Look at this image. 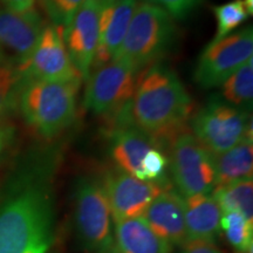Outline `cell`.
Returning <instances> with one entry per match:
<instances>
[{"label": "cell", "instance_id": "e0dca14e", "mask_svg": "<svg viewBox=\"0 0 253 253\" xmlns=\"http://www.w3.org/2000/svg\"><path fill=\"white\" fill-rule=\"evenodd\" d=\"M188 240L216 243L220 233L221 209L212 195L183 197Z\"/></svg>", "mask_w": 253, "mask_h": 253}, {"label": "cell", "instance_id": "277c9868", "mask_svg": "<svg viewBox=\"0 0 253 253\" xmlns=\"http://www.w3.org/2000/svg\"><path fill=\"white\" fill-rule=\"evenodd\" d=\"M173 34V18L166 9L149 1L141 2L112 60L138 72L164 54L172 43Z\"/></svg>", "mask_w": 253, "mask_h": 253}, {"label": "cell", "instance_id": "7402d4cb", "mask_svg": "<svg viewBox=\"0 0 253 253\" xmlns=\"http://www.w3.org/2000/svg\"><path fill=\"white\" fill-rule=\"evenodd\" d=\"M220 231L231 248L237 253H252L253 223L235 211L223 212L220 220Z\"/></svg>", "mask_w": 253, "mask_h": 253}, {"label": "cell", "instance_id": "f1b7e54d", "mask_svg": "<svg viewBox=\"0 0 253 253\" xmlns=\"http://www.w3.org/2000/svg\"><path fill=\"white\" fill-rule=\"evenodd\" d=\"M6 6V9L12 12H26L28 9L33 8L36 0H0Z\"/></svg>", "mask_w": 253, "mask_h": 253}, {"label": "cell", "instance_id": "3957f363", "mask_svg": "<svg viewBox=\"0 0 253 253\" xmlns=\"http://www.w3.org/2000/svg\"><path fill=\"white\" fill-rule=\"evenodd\" d=\"M81 81V78L63 81L27 80L18 103L25 121L42 137H54L75 118Z\"/></svg>", "mask_w": 253, "mask_h": 253}, {"label": "cell", "instance_id": "ffe728a7", "mask_svg": "<svg viewBox=\"0 0 253 253\" xmlns=\"http://www.w3.org/2000/svg\"><path fill=\"white\" fill-rule=\"evenodd\" d=\"M221 209V212L235 211L253 223V182L252 178L216 186L211 192Z\"/></svg>", "mask_w": 253, "mask_h": 253}, {"label": "cell", "instance_id": "8fae6325", "mask_svg": "<svg viewBox=\"0 0 253 253\" xmlns=\"http://www.w3.org/2000/svg\"><path fill=\"white\" fill-rule=\"evenodd\" d=\"M21 72L26 81H63L81 78L69 59L63 41V27L49 25L42 28L39 40Z\"/></svg>", "mask_w": 253, "mask_h": 253}, {"label": "cell", "instance_id": "8992f818", "mask_svg": "<svg viewBox=\"0 0 253 253\" xmlns=\"http://www.w3.org/2000/svg\"><path fill=\"white\" fill-rule=\"evenodd\" d=\"M169 168L182 197L210 195L216 188L214 155L192 134L177 135L170 151Z\"/></svg>", "mask_w": 253, "mask_h": 253}, {"label": "cell", "instance_id": "d4e9b609", "mask_svg": "<svg viewBox=\"0 0 253 253\" xmlns=\"http://www.w3.org/2000/svg\"><path fill=\"white\" fill-rule=\"evenodd\" d=\"M168 168H169V158L164 155L162 150L151 148L142 161V181L168 183Z\"/></svg>", "mask_w": 253, "mask_h": 253}, {"label": "cell", "instance_id": "cb8c5ba5", "mask_svg": "<svg viewBox=\"0 0 253 253\" xmlns=\"http://www.w3.org/2000/svg\"><path fill=\"white\" fill-rule=\"evenodd\" d=\"M212 9L217 20V31L211 42H216L232 34L250 17L243 0H232L226 4L214 6Z\"/></svg>", "mask_w": 253, "mask_h": 253}, {"label": "cell", "instance_id": "30bf717a", "mask_svg": "<svg viewBox=\"0 0 253 253\" xmlns=\"http://www.w3.org/2000/svg\"><path fill=\"white\" fill-rule=\"evenodd\" d=\"M102 183L114 223L142 217L151 202L170 189L169 183L142 181L119 169L107 172Z\"/></svg>", "mask_w": 253, "mask_h": 253}, {"label": "cell", "instance_id": "4dcf8cb0", "mask_svg": "<svg viewBox=\"0 0 253 253\" xmlns=\"http://www.w3.org/2000/svg\"><path fill=\"white\" fill-rule=\"evenodd\" d=\"M97 253H121V251H120L118 245H116L115 242L113 240L109 245H107L106 248H103L101 251H99Z\"/></svg>", "mask_w": 253, "mask_h": 253}, {"label": "cell", "instance_id": "44dd1931", "mask_svg": "<svg viewBox=\"0 0 253 253\" xmlns=\"http://www.w3.org/2000/svg\"><path fill=\"white\" fill-rule=\"evenodd\" d=\"M221 95L233 107L248 108L253 97V60L237 69L221 84Z\"/></svg>", "mask_w": 253, "mask_h": 253}, {"label": "cell", "instance_id": "4316f807", "mask_svg": "<svg viewBox=\"0 0 253 253\" xmlns=\"http://www.w3.org/2000/svg\"><path fill=\"white\" fill-rule=\"evenodd\" d=\"M202 0H149V2L160 6L172 18L183 19L197 7Z\"/></svg>", "mask_w": 253, "mask_h": 253}, {"label": "cell", "instance_id": "2e32d148", "mask_svg": "<svg viewBox=\"0 0 253 253\" xmlns=\"http://www.w3.org/2000/svg\"><path fill=\"white\" fill-rule=\"evenodd\" d=\"M155 147L149 135L138 128L121 126L110 137V157L119 170L142 179V161Z\"/></svg>", "mask_w": 253, "mask_h": 253}, {"label": "cell", "instance_id": "5b68a950", "mask_svg": "<svg viewBox=\"0 0 253 253\" xmlns=\"http://www.w3.org/2000/svg\"><path fill=\"white\" fill-rule=\"evenodd\" d=\"M75 230L81 248L97 253L114 240L108 198L102 181L84 177L75 190Z\"/></svg>", "mask_w": 253, "mask_h": 253}, {"label": "cell", "instance_id": "6da1fadb", "mask_svg": "<svg viewBox=\"0 0 253 253\" xmlns=\"http://www.w3.org/2000/svg\"><path fill=\"white\" fill-rule=\"evenodd\" d=\"M55 236V205L49 185L31 179L0 203V253H47Z\"/></svg>", "mask_w": 253, "mask_h": 253}, {"label": "cell", "instance_id": "484cf974", "mask_svg": "<svg viewBox=\"0 0 253 253\" xmlns=\"http://www.w3.org/2000/svg\"><path fill=\"white\" fill-rule=\"evenodd\" d=\"M86 0H42L47 14L52 19L53 25L65 28L71 23L80 6Z\"/></svg>", "mask_w": 253, "mask_h": 253}, {"label": "cell", "instance_id": "52a82bcc", "mask_svg": "<svg viewBox=\"0 0 253 253\" xmlns=\"http://www.w3.org/2000/svg\"><path fill=\"white\" fill-rule=\"evenodd\" d=\"M194 136L212 155L223 154L252 137L249 114L220 100H211L192 120Z\"/></svg>", "mask_w": 253, "mask_h": 253}, {"label": "cell", "instance_id": "9a60e30c", "mask_svg": "<svg viewBox=\"0 0 253 253\" xmlns=\"http://www.w3.org/2000/svg\"><path fill=\"white\" fill-rule=\"evenodd\" d=\"M138 0H102L100 40L93 61L95 69L106 65L125 39Z\"/></svg>", "mask_w": 253, "mask_h": 253}, {"label": "cell", "instance_id": "83f0119b", "mask_svg": "<svg viewBox=\"0 0 253 253\" xmlns=\"http://www.w3.org/2000/svg\"><path fill=\"white\" fill-rule=\"evenodd\" d=\"M178 253H221L216 243L203 242V240H188L179 248Z\"/></svg>", "mask_w": 253, "mask_h": 253}, {"label": "cell", "instance_id": "603a6c76", "mask_svg": "<svg viewBox=\"0 0 253 253\" xmlns=\"http://www.w3.org/2000/svg\"><path fill=\"white\" fill-rule=\"evenodd\" d=\"M26 82L17 65L0 61V116L18 108L21 88Z\"/></svg>", "mask_w": 253, "mask_h": 253}, {"label": "cell", "instance_id": "4fadbf2b", "mask_svg": "<svg viewBox=\"0 0 253 253\" xmlns=\"http://www.w3.org/2000/svg\"><path fill=\"white\" fill-rule=\"evenodd\" d=\"M42 28V19L36 9L21 13L0 9V61L17 65L21 71Z\"/></svg>", "mask_w": 253, "mask_h": 253}, {"label": "cell", "instance_id": "9c48e42d", "mask_svg": "<svg viewBox=\"0 0 253 253\" xmlns=\"http://www.w3.org/2000/svg\"><path fill=\"white\" fill-rule=\"evenodd\" d=\"M137 72L121 62L110 60L88 77L84 107L96 114L115 113L131 100Z\"/></svg>", "mask_w": 253, "mask_h": 253}, {"label": "cell", "instance_id": "ac0fdd59", "mask_svg": "<svg viewBox=\"0 0 253 253\" xmlns=\"http://www.w3.org/2000/svg\"><path fill=\"white\" fill-rule=\"evenodd\" d=\"M113 232L114 242L121 253H171L173 250L142 217L115 221Z\"/></svg>", "mask_w": 253, "mask_h": 253}, {"label": "cell", "instance_id": "1f68e13d", "mask_svg": "<svg viewBox=\"0 0 253 253\" xmlns=\"http://www.w3.org/2000/svg\"><path fill=\"white\" fill-rule=\"evenodd\" d=\"M244 2V6L246 8V11L249 12L250 15H252L253 13V0H243Z\"/></svg>", "mask_w": 253, "mask_h": 253}, {"label": "cell", "instance_id": "7a4b0ae2", "mask_svg": "<svg viewBox=\"0 0 253 253\" xmlns=\"http://www.w3.org/2000/svg\"><path fill=\"white\" fill-rule=\"evenodd\" d=\"M130 109L138 129L149 136H162L185 121L191 99L171 69L154 65L136 84Z\"/></svg>", "mask_w": 253, "mask_h": 253}, {"label": "cell", "instance_id": "d6986e66", "mask_svg": "<svg viewBox=\"0 0 253 253\" xmlns=\"http://www.w3.org/2000/svg\"><path fill=\"white\" fill-rule=\"evenodd\" d=\"M216 186L252 178L253 144L252 137H244L225 153L214 155Z\"/></svg>", "mask_w": 253, "mask_h": 253}, {"label": "cell", "instance_id": "f546056e", "mask_svg": "<svg viewBox=\"0 0 253 253\" xmlns=\"http://www.w3.org/2000/svg\"><path fill=\"white\" fill-rule=\"evenodd\" d=\"M8 137H9V135H8L7 130H6L4 126H0V151L4 149V147L8 141Z\"/></svg>", "mask_w": 253, "mask_h": 253}, {"label": "cell", "instance_id": "7c38bea8", "mask_svg": "<svg viewBox=\"0 0 253 253\" xmlns=\"http://www.w3.org/2000/svg\"><path fill=\"white\" fill-rule=\"evenodd\" d=\"M102 0H86L63 28L69 59L82 79H88L100 40Z\"/></svg>", "mask_w": 253, "mask_h": 253}, {"label": "cell", "instance_id": "ba28073f", "mask_svg": "<svg viewBox=\"0 0 253 253\" xmlns=\"http://www.w3.org/2000/svg\"><path fill=\"white\" fill-rule=\"evenodd\" d=\"M253 56L252 26L210 42L195 69V81L203 88L221 86L223 82Z\"/></svg>", "mask_w": 253, "mask_h": 253}, {"label": "cell", "instance_id": "5bb4252c", "mask_svg": "<svg viewBox=\"0 0 253 253\" xmlns=\"http://www.w3.org/2000/svg\"><path fill=\"white\" fill-rule=\"evenodd\" d=\"M142 218L172 248H181L188 242L183 197L171 188L151 202Z\"/></svg>", "mask_w": 253, "mask_h": 253}]
</instances>
